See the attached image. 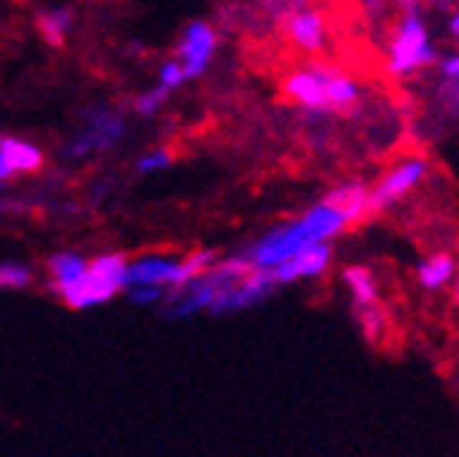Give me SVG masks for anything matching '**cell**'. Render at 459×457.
Wrapping results in <instances>:
<instances>
[{"label":"cell","instance_id":"obj_10","mask_svg":"<svg viewBox=\"0 0 459 457\" xmlns=\"http://www.w3.org/2000/svg\"><path fill=\"white\" fill-rule=\"evenodd\" d=\"M333 261V250H331V242H316V244H308L303 247L300 253H294L291 259H286L283 264H278L272 272V278L278 286H286V284H297V281H311V278H319L325 276L328 267Z\"/></svg>","mask_w":459,"mask_h":457},{"label":"cell","instance_id":"obj_7","mask_svg":"<svg viewBox=\"0 0 459 457\" xmlns=\"http://www.w3.org/2000/svg\"><path fill=\"white\" fill-rule=\"evenodd\" d=\"M278 286L272 278L269 269H255L252 267L249 272H244L241 278L230 281L219 289V294L213 298L208 314H236V312H244V309H252L258 306L261 301H266L272 289Z\"/></svg>","mask_w":459,"mask_h":457},{"label":"cell","instance_id":"obj_18","mask_svg":"<svg viewBox=\"0 0 459 457\" xmlns=\"http://www.w3.org/2000/svg\"><path fill=\"white\" fill-rule=\"evenodd\" d=\"M34 284V269L22 261H0V292L26 289Z\"/></svg>","mask_w":459,"mask_h":457},{"label":"cell","instance_id":"obj_3","mask_svg":"<svg viewBox=\"0 0 459 457\" xmlns=\"http://www.w3.org/2000/svg\"><path fill=\"white\" fill-rule=\"evenodd\" d=\"M437 62V48L429 22L418 9H406L386 45V74L393 79H409Z\"/></svg>","mask_w":459,"mask_h":457},{"label":"cell","instance_id":"obj_21","mask_svg":"<svg viewBox=\"0 0 459 457\" xmlns=\"http://www.w3.org/2000/svg\"><path fill=\"white\" fill-rule=\"evenodd\" d=\"M124 292H126L129 303H134V306H160L169 294L163 286H152V284H132Z\"/></svg>","mask_w":459,"mask_h":457},{"label":"cell","instance_id":"obj_17","mask_svg":"<svg viewBox=\"0 0 459 457\" xmlns=\"http://www.w3.org/2000/svg\"><path fill=\"white\" fill-rule=\"evenodd\" d=\"M169 96H171L169 90H163L160 84H154V87L143 90V93H137V96L132 99V112H134L137 119H152V116H157V112L166 107Z\"/></svg>","mask_w":459,"mask_h":457},{"label":"cell","instance_id":"obj_1","mask_svg":"<svg viewBox=\"0 0 459 457\" xmlns=\"http://www.w3.org/2000/svg\"><path fill=\"white\" fill-rule=\"evenodd\" d=\"M348 227H351L348 216L339 208H333L331 202L319 199L300 216H294L283 224H274L272 231H266L261 239H255L247 250H241V253L255 269H274L294 253H300L303 247L316 244V242H331L342 236Z\"/></svg>","mask_w":459,"mask_h":457},{"label":"cell","instance_id":"obj_28","mask_svg":"<svg viewBox=\"0 0 459 457\" xmlns=\"http://www.w3.org/2000/svg\"><path fill=\"white\" fill-rule=\"evenodd\" d=\"M456 309H459V292H456Z\"/></svg>","mask_w":459,"mask_h":457},{"label":"cell","instance_id":"obj_19","mask_svg":"<svg viewBox=\"0 0 459 457\" xmlns=\"http://www.w3.org/2000/svg\"><path fill=\"white\" fill-rule=\"evenodd\" d=\"M356 314H359V326H361L364 337L370 339V342H378L384 337V331H386V317L378 309V303H373V306H359Z\"/></svg>","mask_w":459,"mask_h":457},{"label":"cell","instance_id":"obj_23","mask_svg":"<svg viewBox=\"0 0 459 457\" xmlns=\"http://www.w3.org/2000/svg\"><path fill=\"white\" fill-rule=\"evenodd\" d=\"M440 101L451 116H459V79H446L440 90Z\"/></svg>","mask_w":459,"mask_h":457},{"label":"cell","instance_id":"obj_6","mask_svg":"<svg viewBox=\"0 0 459 457\" xmlns=\"http://www.w3.org/2000/svg\"><path fill=\"white\" fill-rule=\"evenodd\" d=\"M219 51V31L213 22L208 20H191L186 29H182L177 40V51L174 59L182 65L186 79H199L208 74V67L213 65Z\"/></svg>","mask_w":459,"mask_h":457},{"label":"cell","instance_id":"obj_16","mask_svg":"<svg viewBox=\"0 0 459 457\" xmlns=\"http://www.w3.org/2000/svg\"><path fill=\"white\" fill-rule=\"evenodd\" d=\"M342 281L344 286H348L351 292V298H353V306H373L378 303V281L373 276V269H367V267H348L342 272Z\"/></svg>","mask_w":459,"mask_h":457},{"label":"cell","instance_id":"obj_8","mask_svg":"<svg viewBox=\"0 0 459 457\" xmlns=\"http://www.w3.org/2000/svg\"><path fill=\"white\" fill-rule=\"evenodd\" d=\"M426 174H429V163L423 157H418V154L403 157L401 163H395L376 182V189H370L373 214L384 211V208H393L395 202H401L406 194H411L420 186V182L426 180Z\"/></svg>","mask_w":459,"mask_h":457},{"label":"cell","instance_id":"obj_12","mask_svg":"<svg viewBox=\"0 0 459 457\" xmlns=\"http://www.w3.org/2000/svg\"><path fill=\"white\" fill-rule=\"evenodd\" d=\"M74 22H76V14L71 6H48V9H39L34 17L37 34L42 37L45 45H51V48H65L67 37L74 31Z\"/></svg>","mask_w":459,"mask_h":457},{"label":"cell","instance_id":"obj_24","mask_svg":"<svg viewBox=\"0 0 459 457\" xmlns=\"http://www.w3.org/2000/svg\"><path fill=\"white\" fill-rule=\"evenodd\" d=\"M440 74H443V79H459V51L448 54L440 62Z\"/></svg>","mask_w":459,"mask_h":457},{"label":"cell","instance_id":"obj_15","mask_svg":"<svg viewBox=\"0 0 459 457\" xmlns=\"http://www.w3.org/2000/svg\"><path fill=\"white\" fill-rule=\"evenodd\" d=\"M456 259L451 253H434L418 264V284L429 292H437L456 278Z\"/></svg>","mask_w":459,"mask_h":457},{"label":"cell","instance_id":"obj_14","mask_svg":"<svg viewBox=\"0 0 459 457\" xmlns=\"http://www.w3.org/2000/svg\"><path fill=\"white\" fill-rule=\"evenodd\" d=\"M90 259H84L82 253H74V250H59L48 259V276H51V289L59 294L67 292L71 286L79 284V278L87 272Z\"/></svg>","mask_w":459,"mask_h":457},{"label":"cell","instance_id":"obj_22","mask_svg":"<svg viewBox=\"0 0 459 457\" xmlns=\"http://www.w3.org/2000/svg\"><path fill=\"white\" fill-rule=\"evenodd\" d=\"M186 82H188V79H186V71H182V65H179L174 57L160 65V71H157V84L163 87V90H169V93H174V90L182 87Z\"/></svg>","mask_w":459,"mask_h":457},{"label":"cell","instance_id":"obj_27","mask_svg":"<svg viewBox=\"0 0 459 457\" xmlns=\"http://www.w3.org/2000/svg\"><path fill=\"white\" fill-rule=\"evenodd\" d=\"M395 4H401L403 9H418L420 0H395Z\"/></svg>","mask_w":459,"mask_h":457},{"label":"cell","instance_id":"obj_26","mask_svg":"<svg viewBox=\"0 0 459 457\" xmlns=\"http://www.w3.org/2000/svg\"><path fill=\"white\" fill-rule=\"evenodd\" d=\"M448 31H451V37L459 42V12H456V14H451V20H448Z\"/></svg>","mask_w":459,"mask_h":457},{"label":"cell","instance_id":"obj_25","mask_svg":"<svg viewBox=\"0 0 459 457\" xmlns=\"http://www.w3.org/2000/svg\"><path fill=\"white\" fill-rule=\"evenodd\" d=\"M389 6V0H361V9L370 17H381Z\"/></svg>","mask_w":459,"mask_h":457},{"label":"cell","instance_id":"obj_20","mask_svg":"<svg viewBox=\"0 0 459 457\" xmlns=\"http://www.w3.org/2000/svg\"><path fill=\"white\" fill-rule=\"evenodd\" d=\"M171 152L169 149H149V152H143L141 157H137V163H134V171L137 174H143V177H149V174H160V171H166L169 166H171Z\"/></svg>","mask_w":459,"mask_h":457},{"label":"cell","instance_id":"obj_5","mask_svg":"<svg viewBox=\"0 0 459 457\" xmlns=\"http://www.w3.org/2000/svg\"><path fill=\"white\" fill-rule=\"evenodd\" d=\"M126 135V116L112 104H93L87 110L82 129L65 144L62 154L71 160H84L90 154L109 152Z\"/></svg>","mask_w":459,"mask_h":457},{"label":"cell","instance_id":"obj_13","mask_svg":"<svg viewBox=\"0 0 459 457\" xmlns=\"http://www.w3.org/2000/svg\"><path fill=\"white\" fill-rule=\"evenodd\" d=\"M323 199L331 202L333 208H339L344 216H348L351 224H359L361 219H367V216L373 214V208H370V189L361 186V182H344V186L331 189Z\"/></svg>","mask_w":459,"mask_h":457},{"label":"cell","instance_id":"obj_4","mask_svg":"<svg viewBox=\"0 0 459 457\" xmlns=\"http://www.w3.org/2000/svg\"><path fill=\"white\" fill-rule=\"evenodd\" d=\"M129 284V259L124 253H101L90 259L87 272L71 286L62 301L71 309H93L109 303L115 294H124Z\"/></svg>","mask_w":459,"mask_h":457},{"label":"cell","instance_id":"obj_11","mask_svg":"<svg viewBox=\"0 0 459 457\" xmlns=\"http://www.w3.org/2000/svg\"><path fill=\"white\" fill-rule=\"evenodd\" d=\"M45 163V152L22 138L12 135H0V189H6L9 182L20 174H34Z\"/></svg>","mask_w":459,"mask_h":457},{"label":"cell","instance_id":"obj_2","mask_svg":"<svg viewBox=\"0 0 459 457\" xmlns=\"http://www.w3.org/2000/svg\"><path fill=\"white\" fill-rule=\"evenodd\" d=\"M283 93L308 112H351L361 99V87L336 65L308 62L283 79Z\"/></svg>","mask_w":459,"mask_h":457},{"label":"cell","instance_id":"obj_9","mask_svg":"<svg viewBox=\"0 0 459 457\" xmlns=\"http://www.w3.org/2000/svg\"><path fill=\"white\" fill-rule=\"evenodd\" d=\"M281 29L294 48L308 54V57L323 54L325 45H328V20L323 17V12H316V9L300 6V9L289 12L281 20Z\"/></svg>","mask_w":459,"mask_h":457}]
</instances>
